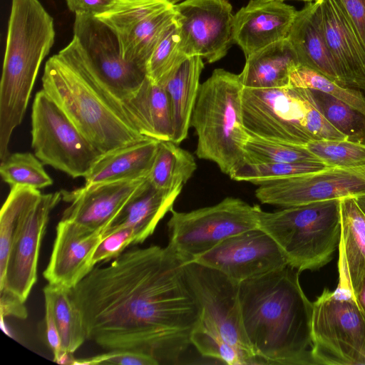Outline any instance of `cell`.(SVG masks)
Instances as JSON below:
<instances>
[{
	"instance_id": "1",
	"label": "cell",
	"mask_w": 365,
	"mask_h": 365,
	"mask_svg": "<svg viewBox=\"0 0 365 365\" xmlns=\"http://www.w3.org/2000/svg\"><path fill=\"white\" fill-rule=\"evenodd\" d=\"M183 262L167 245L133 247L94 268L73 288L87 339L175 364L191 344L200 309Z\"/></svg>"
},
{
	"instance_id": "2",
	"label": "cell",
	"mask_w": 365,
	"mask_h": 365,
	"mask_svg": "<svg viewBox=\"0 0 365 365\" xmlns=\"http://www.w3.org/2000/svg\"><path fill=\"white\" fill-rule=\"evenodd\" d=\"M287 265L239 284L244 329L262 364L315 365L311 352L313 303Z\"/></svg>"
},
{
	"instance_id": "3",
	"label": "cell",
	"mask_w": 365,
	"mask_h": 365,
	"mask_svg": "<svg viewBox=\"0 0 365 365\" xmlns=\"http://www.w3.org/2000/svg\"><path fill=\"white\" fill-rule=\"evenodd\" d=\"M41 80L42 89L101 154L148 138L93 82L72 41L47 60Z\"/></svg>"
},
{
	"instance_id": "4",
	"label": "cell",
	"mask_w": 365,
	"mask_h": 365,
	"mask_svg": "<svg viewBox=\"0 0 365 365\" xmlns=\"http://www.w3.org/2000/svg\"><path fill=\"white\" fill-rule=\"evenodd\" d=\"M53 17L39 0H11L0 84V160L26 113L41 64L55 41Z\"/></svg>"
},
{
	"instance_id": "5",
	"label": "cell",
	"mask_w": 365,
	"mask_h": 365,
	"mask_svg": "<svg viewBox=\"0 0 365 365\" xmlns=\"http://www.w3.org/2000/svg\"><path fill=\"white\" fill-rule=\"evenodd\" d=\"M61 192L13 187L0 214V292L26 302L37 280L40 248Z\"/></svg>"
},
{
	"instance_id": "6",
	"label": "cell",
	"mask_w": 365,
	"mask_h": 365,
	"mask_svg": "<svg viewBox=\"0 0 365 365\" xmlns=\"http://www.w3.org/2000/svg\"><path fill=\"white\" fill-rule=\"evenodd\" d=\"M242 89L239 74L214 70L200 86L190 120L198 158L215 163L228 175L245 161L249 137L242 115Z\"/></svg>"
},
{
	"instance_id": "7",
	"label": "cell",
	"mask_w": 365,
	"mask_h": 365,
	"mask_svg": "<svg viewBox=\"0 0 365 365\" xmlns=\"http://www.w3.org/2000/svg\"><path fill=\"white\" fill-rule=\"evenodd\" d=\"M241 103L250 135L303 146L314 140H346L319 111L309 89L243 87Z\"/></svg>"
},
{
	"instance_id": "8",
	"label": "cell",
	"mask_w": 365,
	"mask_h": 365,
	"mask_svg": "<svg viewBox=\"0 0 365 365\" xmlns=\"http://www.w3.org/2000/svg\"><path fill=\"white\" fill-rule=\"evenodd\" d=\"M259 228L277 242L288 265L299 272L327 264L339 245L340 200L262 211Z\"/></svg>"
},
{
	"instance_id": "9",
	"label": "cell",
	"mask_w": 365,
	"mask_h": 365,
	"mask_svg": "<svg viewBox=\"0 0 365 365\" xmlns=\"http://www.w3.org/2000/svg\"><path fill=\"white\" fill-rule=\"evenodd\" d=\"M72 41L89 76L130 121L127 107L142 88L145 71L123 58L115 33L93 15L75 14Z\"/></svg>"
},
{
	"instance_id": "10",
	"label": "cell",
	"mask_w": 365,
	"mask_h": 365,
	"mask_svg": "<svg viewBox=\"0 0 365 365\" xmlns=\"http://www.w3.org/2000/svg\"><path fill=\"white\" fill-rule=\"evenodd\" d=\"M262 211L258 205L232 197L189 212L172 209L168 246L184 264L192 262L225 239L259 227Z\"/></svg>"
},
{
	"instance_id": "11",
	"label": "cell",
	"mask_w": 365,
	"mask_h": 365,
	"mask_svg": "<svg viewBox=\"0 0 365 365\" xmlns=\"http://www.w3.org/2000/svg\"><path fill=\"white\" fill-rule=\"evenodd\" d=\"M311 338L315 365H365V314L351 295L324 289L313 302Z\"/></svg>"
},
{
	"instance_id": "12",
	"label": "cell",
	"mask_w": 365,
	"mask_h": 365,
	"mask_svg": "<svg viewBox=\"0 0 365 365\" xmlns=\"http://www.w3.org/2000/svg\"><path fill=\"white\" fill-rule=\"evenodd\" d=\"M31 146L43 165L72 178H84L102 155L43 89L32 105Z\"/></svg>"
},
{
	"instance_id": "13",
	"label": "cell",
	"mask_w": 365,
	"mask_h": 365,
	"mask_svg": "<svg viewBox=\"0 0 365 365\" xmlns=\"http://www.w3.org/2000/svg\"><path fill=\"white\" fill-rule=\"evenodd\" d=\"M183 272L200 309L197 323L262 364L254 354L244 329L239 284L222 272L195 262L183 264Z\"/></svg>"
},
{
	"instance_id": "14",
	"label": "cell",
	"mask_w": 365,
	"mask_h": 365,
	"mask_svg": "<svg viewBox=\"0 0 365 365\" xmlns=\"http://www.w3.org/2000/svg\"><path fill=\"white\" fill-rule=\"evenodd\" d=\"M175 15L173 5L166 0H120L96 17L115 33L123 58L146 72L147 63Z\"/></svg>"
},
{
	"instance_id": "15",
	"label": "cell",
	"mask_w": 365,
	"mask_h": 365,
	"mask_svg": "<svg viewBox=\"0 0 365 365\" xmlns=\"http://www.w3.org/2000/svg\"><path fill=\"white\" fill-rule=\"evenodd\" d=\"M361 195H365V165L328 167L260 185L255 190V196L261 203L280 207Z\"/></svg>"
},
{
	"instance_id": "16",
	"label": "cell",
	"mask_w": 365,
	"mask_h": 365,
	"mask_svg": "<svg viewBox=\"0 0 365 365\" xmlns=\"http://www.w3.org/2000/svg\"><path fill=\"white\" fill-rule=\"evenodd\" d=\"M185 55L208 63L222 58L231 43L232 7L228 0H184L173 5Z\"/></svg>"
},
{
	"instance_id": "17",
	"label": "cell",
	"mask_w": 365,
	"mask_h": 365,
	"mask_svg": "<svg viewBox=\"0 0 365 365\" xmlns=\"http://www.w3.org/2000/svg\"><path fill=\"white\" fill-rule=\"evenodd\" d=\"M192 262L215 269L237 284L288 265L277 242L259 227L225 239Z\"/></svg>"
},
{
	"instance_id": "18",
	"label": "cell",
	"mask_w": 365,
	"mask_h": 365,
	"mask_svg": "<svg viewBox=\"0 0 365 365\" xmlns=\"http://www.w3.org/2000/svg\"><path fill=\"white\" fill-rule=\"evenodd\" d=\"M104 231H92L73 222L61 220L48 265L43 276L48 284L73 288L93 268L94 252Z\"/></svg>"
},
{
	"instance_id": "19",
	"label": "cell",
	"mask_w": 365,
	"mask_h": 365,
	"mask_svg": "<svg viewBox=\"0 0 365 365\" xmlns=\"http://www.w3.org/2000/svg\"><path fill=\"white\" fill-rule=\"evenodd\" d=\"M145 179L84 185L72 191L62 190L69 203L61 219L92 231H105Z\"/></svg>"
},
{
	"instance_id": "20",
	"label": "cell",
	"mask_w": 365,
	"mask_h": 365,
	"mask_svg": "<svg viewBox=\"0 0 365 365\" xmlns=\"http://www.w3.org/2000/svg\"><path fill=\"white\" fill-rule=\"evenodd\" d=\"M297 11L280 0H250L234 16L232 42L245 57L287 38Z\"/></svg>"
},
{
	"instance_id": "21",
	"label": "cell",
	"mask_w": 365,
	"mask_h": 365,
	"mask_svg": "<svg viewBox=\"0 0 365 365\" xmlns=\"http://www.w3.org/2000/svg\"><path fill=\"white\" fill-rule=\"evenodd\" d=\"M326 41L347 88L365 91V47L338 0H318Z\"/></svg>"
},
{
	"instance_id": "22",
	"label": "cell",
	"mask_w": 365,
	"mask_h": 365,
	"mask_svg": "<svg viewBox=\"0 0 365 365\" xmlns=\"http://www.w3.org/2000/svg\"><path fill=\"white\" fill-rule=\"evenodd\" d=\"M340 213L336 289L354 298L365 279V217L351 197L340 199Z\"/></svg>"
},
{
	"instance_id": "23",
	"label": "cell",
	"mask_w": 365,
	"mask_h": 365,
	"mask_svg": "<svg viewBox=\"0 0 365 365\" xmlns=\"http://www.w3.org/2000/svg\"><path fill=\"white\" fill-rule=\"evenodd\" d=\"M287 38L300 65L311 68L346 87L328 48L317 1L308 2L297 11Z\"/></svg>"
},
{
	"instance_id": "24",
	"label": "cell",
	"mask_w": 365,
	"mask_h": 365,
	"mask_svg": "<svg viewBox=\"0 0 365 365\" xmlns=\"http://www.w3.org/2000/svg\"><path fill=\"white\" fill-rule=\"evenodd\" d=\"M182 188L164 190L155 188L146 179L125 205L103 234L122 228L132 229L137 244L152 235L159 222L173 205Z\"/></svg>"
},
{
	"instance_id": "25",
	"label": "cell",
	"mask_w": 365,
	"mask_h": 365,
	"mask_svg": "<svg viewBox=\"0 0 365 365\" xmlns=\"http://www.w3.org/2000/svg\"><path fill=\"white\" fill-rule=\"evenodd\" d=\"M158 143L159 140L148 138L102 154L84 177L85 185L147 178Z\"/></svg>"
},
{
	"instance_id": "26",
	"label": "cell",
	"mask_w": 365,
	"mask_h": 365,
	"mask_svg": "<svg viewBox=\"0 0 365 365\" xmlns=\"http://www.w3.org/2000/svg\"><path fill=\"white\" fill-rule=\"evenodd\" d=\"M299 64L287 38L273 43L246 57L239 74L243 87L275 88L289 86L291 71Z\"/></svg>"
},
{
	"instance_id": "27",
	"label": "cell",
	"mask_w": 365,
	"mask_h": 365,
	"mask_svg": "<svg viewBox=\"0 0 365 365\" xmlns=\"http://www.w3.org/2000/svg\"><path fill=\"white\" fill-rule=\"evenodd\" d=\"M203 68L202 57L189 56L163 85L170 106L173 130L171 141L176 144H180L187 136L200 86V76Z\"/></svg>"
},
{
	"instance_id": "28",
	"label": "cell",
	"mask_w": 365,
	"mask_h": 365,
	"mask_svg": "<svg viewBox=\"0 0 365 365\" xmlns=\"http://www.w3.org/2000/svg\"><path fill=\"white\" fill-rule=\"evenodd\" d=\"M128 116L143 135L159 141L172 140L170 106L163 86L146 78L127 107Z\"/></svg>"
},
{
	"instance_id": "29",
	"label": "cell",
	"mask_w": 365,
	"mask_h": 365,
	"mask_svg": "<svg viewBox=\"0 0 365 365\" xmlns=\"http://www.w3.org/2000/svg\"><path fill=\"white\" fill-rule=\"evenodd\" d=\"M171 140L159 141L153 163L147 178L155 188H182L197 169L193 155Z\"/></svg>"
},
{
	"instance_id": "30",
	"label": "cell",
	"mask_w": 365,
	"mask_h": 365,
	"mask_svg": "<svg viewBox=\"0 0 365 365\" xmlns=\"http://www.w3.org/2000/svg\"><path fill=\"white\" fill-rule=\"evenodd\" d=\"M71 289L48 284L43 292L51 297L62 347L74 353L87 338L81 312L72 297Z\"/></svg>"
},
{
	"instance_id": "31",
	"label": "cell",
	"mask_w": 365,
	"mask_h": 365,
	"mask_svg": "<svg viewBox=\"0 0 365 365\" xmlns=\"http://www.w3.org/2000/svg\"><path fill=\"white\" fill-rule=\"evenodd\" d=\"M311 91L319 111L334 128L346 140L365 144V114L329 94Z\"/></svg>"
},
{
	"instance_id": "32",
	"label": "cell",
	"mask_w": 365,
	"mask_h": 365,
	"mask_svg": "<svg viewBox=\"0 0 365 365\" xmlns=\"http://www.w3.org/2000/svg\"><path fill=\"white\" fill-rule=\"evenodd\" d=\"M329 166L322 161L252 163L244 161L229 176L239 182L263 185L276 180L324 170Z\"/></svg>"
},
{
	"instance_id": "33",
	"label": "cell",
	"mask_w": 365,
	"mask_h": 365,
	"mask_svg": "<svg viewBox=\"0 0 365 365\" xmlns=\"http://www.w3.org/2000/svg\"><path fill=\"white\" fill-rule=\"evenodd\" d=\"M187 58L182 48L179 27L174 19L164 31L147 63V77L163 86Z\"/></svg>"
},
{
	"instance_id": "34",
	"label": "cell",
	"mask_w": 365,
	"mask_h": 365,
	"mask_svg": "<svg viewBox=\"0 0 365 365\" xmlns=\"http://www.w3.org/2000/svg\"><path fill=\"white\" fill-rule=\"evenodd\" d=\"M0 174L11 187L22 186L39 190L53 184L43 163L30 153L9 154L1 162Z\"/></svg>"
},
{
	"instance_id": "35",
	"label": "cell",
	"mask_w": 365,
	"mask_h": 365,
	"mask_svg": "<svg viewBox=\"0 0 365 365\" xmlns=\"http://www.w3.org/2000/svg\"><path fill=\"white\" fill-rule=\"evenodd\" d=\"M245 161L252 163L321 161L305 146L269 140L249 134Z\"/></svg>"
},
{
	"instance_id": "36",
	"label": "cell",
	"mask_w": 365,
	"mask_h": 365,
	"mask_svg": "<svg viewBox=\"0 0 365 365\" xmlns=\"http://www.w3.org/2000/svg\"><path fill=\"white\" fill-rule=\"evenodd\" d=\"M289 86L314 90L329 94L365 114V96L361 90L344 87L307 66L299 64L291 71Z\"/></svg>"
},
{
	"instance_id": "37",
	"label": "cell",
	"mask_w": 365,
	"mask_h": 365,
	"mask_svg": "<svg viewBox=\"0 0 365 365\" xmlns=\"http://www.w3.org/2000/svg\"><path fill=\"white\" fill-rule=\"evenodd\" d=\"M305 147L329 167L351 168L365 165V144L348 140H314Z\"/></svg>"
},
{
	"instance_id": "38",
	"label": "cell",
	"mask_w": 365,
	"mask_h": 365,
	"mask_svg": "<svg viewBox=\"0 0 365 365\" xmlns=\"http://www.w3.org/2000/svg\"><path fill=\"white\" fill-rule=\"evenodd\" d=\"M190 340L203 356L215 359L230 365L259 364L257 360L237 350L220 336L210 332L197 322L192 330Z\"/></svg>"
},
{
	"instance_id": "39",
	"label": "cell",
	"mask_w": 365,
	"mask_h": 365,
	"mask_svg": "<svg viewBox=\"0 0 365 365\" xmlns=\"http://www.w3.org/2000/svg\"><path fill=\"white\" fill-rule=\"evenodd\" d=\"M136 244L135 232L130 228L118 229L107 234L103 233V239L93 255V264L96 266L99 263L111 261L124 252L128 247Z\"/></svg>"
},
{
	"instance_id": "40",
	"label": "cell",
	"mask_w": 365,
	"mask_h": 365,
	"mask_svg": "<svg viewBox=\"0 0 365 365\" xmlns=\"http://www.w3.org/2000/svg\"><path fill=\"white\" fill-rule=\"evenodd\" d=\"M75 365L119 364L158 365V362L146 354L130 350H110L107 353L86 359H76Z\"/></svg>"
},
{
	"instance_id": "41",
	"label": "cell",
	"mask_w": 365,
	"mask_h": 365,
	"mask_svg": "<svg viewBox=\"0 0 365 365\" xmlns=\"http://www.w3.org/2000/svg\"><path fill=\"white\" fill-rule=\"evenodd\" d=\"M45 299V318L43 340L53 355V361H56L66 350L62 347L60 335L54 318L52 301L50 295L43 292Z\"/></svg>"
},
{
	"instance_id": "42",
	"label": "cell",
	"mask_w": 365,
	"mask_h": 365,
	"mask_svg": "<svg viewBox=\"0 0 365 365\" xmlns=\"http://www.w3.org/2000/svg\"><path fill=\"white\" fill-rule=\"evenodd\" d=\"M365 47V0H338Z\"/></svg>"
},
{
	"instance_id": "43",
	"label": "cell",
	"mask_w": 365,
	"mask_h": 365,
	"mask_svg": "<svg viewBox=\"0 0 365 365\" xmlns=\"http://www.w3.org/2000/svg\"><path fill=\"white\" fill-rule=\"evenodd\" d=\"M68 8L74 14L84 13L95 16L115 8L120 0H66Z\"/></svg>"
},
{
	"instance_id": "44",
	"label": "cell",
	"mask_w": 365,
	"mask_h": 365,
	"mask_svg": "<svg viewBox=\"0 0 365 365\" xmlns=\"http://www.w3.org/2000/svg\"><path fill=\"white\" fill-rule=\"evenodd\" d=\"M24 302L20 298L9 292H0L1 319L6 317H13L20 319H26L28 312Z\"/></svg>"
},
{
	"instance_id": "45",
	"label": "cell",
	"mask_w": 365,
	"mask_h": 365,
	"mask_svg": "<svg viewBox=\"0 0 365 365\" xmlns=\"http://www.w3.org/2000/svg\"><path fill=\"white\" fill-rule=\"evenodd\" d=\"M354 298L365 314V279L361 282L358 287Z\"/></svg>"
},
{
	"instance_id": "46",
	"label": "cell",
	"mask_w": 365,
	"mask_h": 365,
	"mask_svg": "<svg viewBox=\"0 0 365 365\" xmlns=\"http://www.w3.org/2000/svg\"><path fill=\"white\" fill-rule=\"evenodd\" d=\"M356 203L365 217V195H359L354 197Z\"/></svg>"
},
{
	"instance_id": "47",
	"label": "cell",
	"mask_w": 365,
	"mask_h": 365,
	"mask_svg": "<svg viewBox=\"0 0 365 365\" xmlns=\"http://www.w3.org/2000/svg\"><path fill=\"white\" fill-rule=\"evenodd\" d=\"M167 1H168L170 4L172 5H175V4H177L178 2L180 1H182L184 0H166Z\"/></svg>"
},
{
	"instance_id": "48",
	"label": "cell",
	"mask_w": 365,
	"mask_h": 365,
	"mask_svg": "<svg viewBox=\"0 0 365 365\" xmlns=\"http://www.w3.org/2000/svg\"><path fill=\"white\" fill-rule=\"evenodd\" d=\"M280 1H284V0H280ZM297 1H305V2H314V1H317L318 0H297Z\"/></svg>"
}]
</instances>
